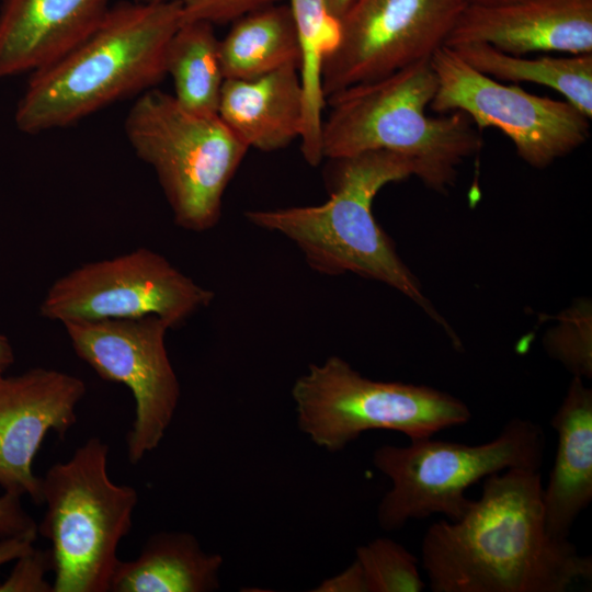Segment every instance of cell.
Wrapping results in <instances>:
<instances>
[{
	"instance_id": "obj_10",
	"label": "cell",
	"mask_w": 592,
	"mask_h": 592,
	"mask_svg": "<svg viewBox=\"0 0 592 592\" xmlns=\"http://www.w3.org/2000/svg\"><path fill=\"white\" fill-rule=\"evenodd\" d=\"M430 60L437 81L430 109L439 114L462 112L478 130H501L517 156L533 168L550 166L591 136V119L566 100L504 84L477 71L445 45Z\"/></svg>"
},
{
	"instance_id": "obj_30",
	"label": "cell",
	"mask_w": 592,
	"mask_h": 592,
	"mask_svg": "<svg viewBox=\"0 0 592 592\" xmlns=\"http://www.w3.org/2000/svg\"><path fill=\"white\" fill-rule=\"evenodd\" d=\"M14 363V352L9 339L0 332V376Z\"/></svg>"
},
{
	"instance_id": "obj_4",
	"label": "cell",
	"mask_w": 592,
	"mask_h": 592,
	"mask_svg": "<svg viewBox=\"0 0 592 592\" xmlns=\"http://www.w3.org/2000/svg\"><path fill=\"white\" fill-rule=\"evenodd\" d=\"M436 87L429 58L330 95L321 129L323 158L392 152L411 160L429 189L447 191L458 166L481 149L482 138L462 112L426 115Z\"/></svg>"
},
{
	"instance_id": "obj_27",
	"label": "cell",
	"mask_w": 592,
	"mask_h": 592,
	"mask_svg": "<svg viewBox=\"0 0 592 592\" xmlns=\"http://www.w3.org/2000/svg\"><path fill=\"white\" fill-rule=\"evenodd\" d=\"M37 524L24 510L21 497L4 492L0 496V538L23 537L34 539Z\"/></svg>"
},
{
	"instance_id": "obj_9",
	"label": "cell",
	"mask_w": 592,
	"mask_h": 592,
	"mask_svg": "<svg viewBox=\"0 0 592 592\" xmlns=\"http://www.w3.org/2000/svg\"><path fill=\"white\" fill-rule=\"evenodd\" d=\"M213 299L212 291L195 283L163 255L138 248L84 263L60 276L47 289L39 314L61 325L155 316L172 329Z\"/></svg>"
},
{
	"instance_id": "obj_6",
	"label": "cell",
	"mask_w": 592,
	"mask_h": 592,
	"mask_svg": "<svg viewBox=\"0 0 592 592\" xmlns=\"http://www.w3.org/2000/svg\"><path fill=\"white\" fill-rule=\"evenodd\" d=\"M124 130L135 155L156 172L175 224L197 232L213 228L249 147L218 114L192 112L156 88L137 96Z\"/></svg>"
},
{
	"instance_id": "obj_3",
	"label": "cell",
	"mask_w": 592,
	"mask_h": 592,
	"mask_svg": "<svg viewBox=\"0 0 592 592\" xmlns=\"http://www.w3.org/2000/svg\"><path fill=\"white\" fill-rule=\"evenodd\" d=\"M331 161L330 196L323 204L253 209L244 213L246 218L293 241L308 265L321 274L351 272L399 291L459 346L457 335L425 298L417 277L372 213L374 197L382 187L415 177L414 163L388 151H367Z\"/></svg>"
},
{
	"instance_id": "obj_16",
	"label": "cell",
	"mask_w": 592,
	"mask_h": 592,
	"mask_svg": "<svg viewBox=\"0 0 592 592\" xmlns=\"http://www.w3.org/2000/svg\"><path fill=\"white\" fill-rule=\"evenodd\" d=\"M557 449L542 501L550 535L568 538L570 530L592 501V390L573 376L550 420Z\"/></svg>"
},
{
	"instance_id": "obj_8",
	"label": "cell",
	"mask_w": 592,
	"mask_h": 592,
	"mask_svg": "<svg viewBox=\"0 0 592 592\" xmlns=\"http://www.w3.org/2000/svg\"><path fill=\"white\" fill-rule=\"evenodd\" d=\"M297 424L317 446L339 452L362 433L389 430L409 440L466 424L471 412L457 397L425 385L379 382L345 360L309 365L292 388Z\"/></svg>"
},
{
	"instance_id": "obj_21",
	"label": "cell",
	"mask_w": 592,
	"mask_h": 592,
	"mask_svg": "<svg viewBox=\"0 0 592 592\" xmlns=\"http://www.w3.org/2000/svg\"><path fill=\"white\" fill-rule=\"evenodd\" d=\"M298 36L300 53L299 77L303 88L304 119L300 150L310 166L323 159L321 150L322 68L340 36V19L335 18L327 0H289L288 3Z\"/></svg>"
},
{
	"instance_id": "obj_2",
	"label": "cell",
	"mask_w": 592,
	"mask_h": 592,
	"mask_svg": "<svg viewBox=\"0 0 592 592\" xmlns=\"http://www.w3.org/2000/svg\"><path fill=\"white\" fill-rule=\"evenodd\" d=\"M183 22L175 2L122 1L80 44L30 73L14 121L26 134L67 127L166 76L171 37Z\"/></svg>"
},
{
	"instance_id": "obj_17",
	"label": "cell",
	"mask_w": 592,
	"mask_h": 592,
	"mask_svg": "<svg viewBox=\"0 0 592 592\" xmlns=\"http://www.w3.org/2000/svg\"><path fill=\"white\" fill-rule=\"evenodd\" d=\"M217 114L249 148H285L303 130L298 67L285 66L251 79H225Z\"/></svg>"
},
{
	"instance_id": "obj_26",
	"label": "cell",
	"mask_w": 592,
	"mask_h": 592,
	"mask_svg": "<svg viewBox=\"0 0 592 592\" xmlns=\"http://www.w3.org/2000/svg\"><path fill=\"white\" fill-rule=\"evenodd\" d=\"M53 572L50 549L34 546L15 559V565L7 579L0 583V592H53V584L45 576Z\"/></svg>"
},
{
	"instance_id": "obj_18",
	"label": "cell",
	"mask_w": 592,
	"mask_h": 592,
	"mask_svg": "<svg viewBox=\"0 0 592 592\" xmlns=\"http://www.w3.org/2000/svg\"><path fill=\"white\" fill-rule=\"evenodd\" d=\"M223 557L186 532H159L132 560L117 562L109 592H209L220 587Z\"/></svg>"
},
{
	"instance_id": "obj_25",
	"label": "cell",
	"mask_w": 592,
	"mask_h": 592,
	"mask_svg": "<svg viewBox=\"0 0 592 592\" xmlns=\"http://www.w3.org/2000/svg\"><path fill=\"white\" fill-rule=\"evenodd\" d=\"M159 2H175L183 12L185 21H205L213 25L234 22L237 19L277 3L278 0H148Z\"/></svg>"
},
{
	"instance_id": "obj_22",
	"label": "cell",
	"mask_w": 592,
	"mask_h": 592,
	"mask_svg": "<svg viewBox=\"0 0 592 592\" xmlns=\"http://www.w3.org/2000/svg\"><path fill=\"white\" fill-rule=\"evenodd\" d=\"M166 72L173 80L172 95L183 107L198 114H217L225 77L219 39L212 23H181L168 45Z\"/></svg>"
},
{
	"instance_id": "obj_11",
	"label": "cell",
	"mask_w": 592,
	"mask_h": 592,
	"mask_svg": "<svg viewBox=\"0 0 592 592\" xmlns=\"http://www.w3.org/2000/svg\"><path fill=\"white\" fill-rule=\"evenodd\" d=\"M62 326L79 358L101 378L129 389L135 418L126 452L132 464L139 463L159 446L180 399V383L166 346L169 326L155 316Z\"/></svg>"
},
{
	"instance_id": "obj_29",
	"label": "cell",
	"mask_w": 592,
	"mask_h": 592,
	"mask_svg": "<svg viewBox=\"0 0 592 592\" xmlns=\"http://www.w3.org/2000/svg\"><path fill=\"white\" fill-rule=\"evenodd\" d=\"M34 539L23 537L0 538V566L15 561L33 547Z\"/></svg>"
},
{
	"instance_id": "obj_13",
	"label": "cell",
	"mask_w": 592,
	"mask_h": 592,
	"mask_svg": "<svg viewBox=\"0 0 592 592\" xmlns=\"http://www.w3.org/2000/svg\"><path fill=\"white\" fill-rule=\"evenodd\" d=\"M87 392L77 376L34 367L0 376V487L42 504L41 477L34 458L45 436L62 439L77 422V407Z\"/></svg>"
},
{
	"instance_id": "obj_14",
	"label": "cell",
	"mask_w": 592,
	"mask_h": 592,
	"mask_svg": "<svg viewBox=\"0 0 592 592\" xmlns=\"http://www.w3.org/2000/svg\"><path fill=\"white\" fill-rule=\"evenodd\" d=\"M483 43L503 53H592V0H521L463 10L445 46Z\"/></svg>"
},
{
	"instance_id": "obj_5",
	"label": "cell",
	"mask_w": 592,
	"mask_h": 592,
	"mask_svg": "<svg viewBox=\"0 0 592 592\" xmlns=\"http://www.w3.org/2000/svg\"><path fill=\"white\" fill-rule=\"evenodd\" d=\"M109 451L90 437L41 477L46 511L37 533L50 543L53 592H109L138 503L135 488L111 479Z\"/></svg>"
},
{
	"instance_id": "obj_20",
	"label": "cell",
	"mask_w": 592,
	"mask_h": 592,
	"mask_svg": "<svg viewBox=\"0 0 592 592\" xmlns=\"http://www.w3.org/2000/svg\"><path fill=\"white\" fill-rule=\"evenodd\" d=\"M451 48L470 67L498 81L548 87L592 118V53L528 58L483 43H465Z\"/></svg>"
},
{
	"instance_id": "obj_19",
	"label": "cell",
	"mask_w": 592,
	"mask_h": 592,
	"mask_svg": "<svg viewBox=\"0 0 592 592\" xmlns=\"http://www.w3.org/2000/svg\"><path fill=\"white\" fill-rule=\"evenodd\" d=\"M225 79H251L285 66L299 69L300 53L288 4H270L236 21L219 41Z\"/></svg>"
},
{
	"instance_id": "obj_7",
	"label": "cell",
	"mask_w": 592,
	"mask_h": 592,
	"mask_svg": "<svg viewBox=\"0 0 592 592\" xmlns=\"http://www.w3.org/2000/svg\"><path fill=\"white\" fill-rule=\"evenodd\" d=\"M545 451L542 426L522 418L511 419L493 440L481 444L428 436L407 445H382L373 464L391 487L377 506L378 524L391 532L434 514L455 521L473 501L466 496L471 486L508 469L540 470Z\"/></svg>"
},
{
	"instance_id": "obj_15",
	"label": "cell",
	"mask_w": 592,
	"mask_h": 592,
	"mask_svg": "<svg viewBox=\"0 0 592 592\" xmlns=\"http://www.w3.org/2000/svg\"><path fill=\"white\" fill-rule=\"evenodd\" d=\"M110 0H1L0 80L34 72L67 54L101 23Z\"/></svg>"
},
{
	"instance_id": "obj_12",
	"label": "cell",
	"mask_w": 592,
	"mask_h": 592,
	"mask_svg": "<svg viewBox=\"0 0 592 592\" xmlns=\"http://www.w3.org/2000/svg\"><path fill=\"white\" fill-rule=\"evenodd\" d=\"M466 7L465 0H355L323 64L326 100L431 58Z\"/></svg>"
},
{
	"instance_id": "obj_32",
	"label": "cell",
	"mask_w": 592,
	"mask_h": 592,
	"mask_svg": "<svg viewBox=\"0 0 592 592\" xmlns=\"http://www.w3.org/2000/svg\"><path fill=\"white\" fill-rule=\"evenodd\" d=\"M469 5L492 7L505 3L516 2L521 0H465Z\"/></svg>"
},
{
	"instance_id": "obj_1",
	"label": "cell",
	"mask_w": 592,
	"mask_h": 592,
	"mask_svg": "<svg viewBox=\"0 0 592 592\" xmlns=\"http://www.w3.org/2000/svg\"><path fill=\"white\" fill-rule=\"evenodd\" d=\"M457 520L431 524L421 566L433 592H567L592 578V559L548 533L539 469L485 478Z\"/></svg>"
},
{
	"instance_id": "obj_24",
	"label": "cell",
	"mask_w": 592,
	"mask_h": 592,
	"mask_svg": "<svg viewBox=\"0 0 592 592\" xmlns=\"http://www.w3.org/2000/svg\"><path fill=\"white\" fill-rule=\"evenodd\" d=\"M567 325H559L544 339V345L551 358L581 378L592 376L591 312L588 306L567 316Z\"/></svg>"
},
{
	"instance_id": "obj_28",
	"label": "cell",
	"mask_w": 592,
	"mask_h": 592,
	"mask_svg": "<svg viewBox=\"0 0 592 592\" xmlns=\"http://www.w3.org/2000/svg\"><path fill=\"white\" fill-rule=\"evenodd\" d=\"M315 592H368L364 572L356 559L337 576L326 579Z\"/></svg>"
},
{
	"instance_id": "obj_23",
	"label": "cell",
	"mask_w": 592,
	"mask_h": 592,
	"mask_svg": "<svg viewBox=\"0 0 592 592\" xmlns=\"http://www.w3.org/2000/svg\"><path fill=\"white\" fill-rule=\"evenodd\" d=\"M355 559L368 592H421L426 587L418 558L390 538L379 537L358 546Z\"/></svg>"
},
{
	"instance_id": "obj_31",
	"label": "cell",
	"mask_w": 592,
	"mask_h": 592,
	"mask_svg": "<svg viewBox=\"0 0 592 592\" xmlns=\"http://www.w3.org/2000/svg\"><path fill=\"white\" fill-rule=\"evenodd\" d=\"M355 0H327L331 13L341 19Z\"/></svg>"
}]
</instances>
